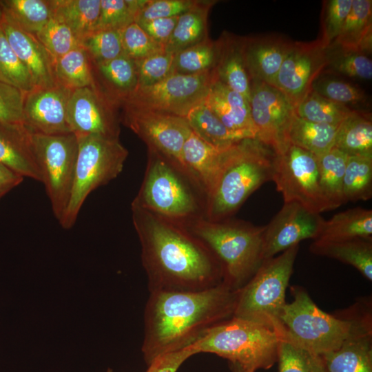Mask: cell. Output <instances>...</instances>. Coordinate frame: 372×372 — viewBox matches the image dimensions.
Instances as JSON below:
<instances>
[{
	"instance_id": "6da1fadb",
	"label": "cell",
	"mask_w": 372,
	"mask_h": 372,
	"mask_svg": "<svg viewBox=\"0 0 372 372\" xmlns=\"http://www.w3.org/2000/svg\"><path fill=\"white\" fill-rule=\"evenodd\" d=\"M149 291H193L223 282V267L184 224L131 206Z\"/></svg>"
},
{
	"instance_id": "7a4b0ae2",
	"label": "cell",
	"mask_w": 372,
	"mask_h": 372,
	"mask_svg": "<svg viewBox=\"0 0 372 372\" xmlns=\"http://www.w3.org/2000/svg\"><path fill=\"white\" fill-rule=\"evenodd\" d=\"M238 290L223 282L193 291H149L141 347L147 365L163 355L190 347L209 328L231 318Z\"/></svg>"
},
{
	"instance_id": "3957f363",
	"label": "cell",
	"mask_w": 372,
	"mask_h": 372,
	"mask_svg": "<svg viewBox=\"0 0 372 372\" xmlns=\"http://www.w3.org/2000/svg\"><path fill=\"white\" fill-rule=\"evenodd\" d=\"M274 156L257 139L231 145L220 173L205 195L204 218L210 221L230 218L253 192L272 180Z\"/></svg>"
},
{
	"instance_id": "277c9868",
	"label": "cell",
	"mask_w": 372,
	"mask_h": 372,
	"mask_svg": "<svg viewBox=\"0 0 372 372\" xmlns=\"http://www.w3.org/2000/svg\"><path fill=\"white\" fill-rule=\"evenodd\" d=\"M220 262L223 282L240 289L255 274L262 260L265 226L228 218L210 221L204 216L185 225Z\"/></svg>"
},
{
	"instance_id": "5b68a950",
	"label": "cell",
	"mask_w": 372,
	"mask_h": 372,
	"mask_svg": "<svg viewBox=\"0 0 372 372\" xmlns=\"http://www.w3.org/2000/svg\"><path fill=\"white\" fill-rule=\"evenodd\" d=\"M143 180L131 204L184 225L204 216V194L169 161L147 148Z\"/></svg>"
},
{
	"instance_id": "8992f818",
	"label": "cell",
	"mask_w": 372,
	"mask_h": 372,
	"mask_svg": "<svg viewBox=\"0 0 372 372\" xmlns=\"http://www.w3.org/2000/svg\"><path fill=\"white\" fill-rule=\"evenodd\" d=\"M280 338L276 331L232 316L209 328L189 347L195 353H210L249 372L270 369L278 361Z\"/></svg>"
},
{
	"instance_id": "52a82bcc",
	"label": "cell",
	"mask_w": 372,
	"mask_h": 372,
	"mask_svg": "<svg viewBox=\"0 0 372 372\" xmlns=\"http://www.w3.org/2000/svg\"><path fill=\"white\" fill-rule=\"evenodd\" d=\"M290 291L293 300L286 303L280 317L284 330L280 339L320 356L338 349L351 327L350 309L329 314L315 304L302 287L293 285Z\"/></svg>"
},
{
	"instance_id": "ba28073f",
	"label": "cell",
	"mask_w": 372,
	"mask_h": 372,
	"mask_svg": "<svg viewBox=\"0 0 372 372\" xmlns=\"http://www.w3.org/2000/svg\"><path fill=\"white\" fill-rule=\"evenodd\" d=\"M299 245L263 260L251 278L238 290L233 316L267 326L284 333L280 317Z\"/></svg>"
},
{
	"instance_id": "9c48e42d",
	"label": "cell",
	"mask_w": 372,
	"mask_h": 372,
	"mask_svg": "<svg viewBox=\"0 0 372 372\" xmlns=\"http://www.w3.org/2000/svg\"><path fill=\"white\" fill-rule=\"evenodd\" d=\"M77 138L78 154L72 188L67 207L59 221L65 229L74 225L90 194L121 173L129 154L118 138L87 135Z\"/></svg>"
},
{
	"instance_id": "30bf717a",
	"label": "cell",
	"mask_w": 372,
	"mask_h": 372,
	"mask_svg": "<svg viewBox=\"0 0 372 372\" xmlns=\"http://www.w3.org/2000/svg\"><path fill=\"white\" fill-rule=\"evenodd\" d=\"M30 138L52 213L59 221L72 188L78 154L77 136L73 133L44 134L30 132Z\"/></svg>"
},
{
	"instance_id": "8fae6325",
	"label": "cell",
	"mask_w": 372,
	"mask_h": 372,
	"mask_svg": "<svg viewBox=\"0 0 372 372\" xmlns=\"http://www.w3.org/2000/svg\"><path fill=\"white\" fill-rule=\"evenodd\" d=\"M272 180L284 203L298 202L318 214L333 209L320 186L318 157L305 149L289 144L275 154Z\"/></svg>"
},
{
	"instance_id": "7c38bea8",
	"label": "cell",
	"mask_w": 372,
	"mask_h": 372,
	"mask_svg": "<svg viewBox=\"0 0 372 372\" xmlns=\"http://www.w3.org/2000/svg\"><path fill=\"white\" fill-rule=\"evenodd\" d=\"M214 78V70L192 75L173 74L156 84L136 89L123 107L184 118L204 102Z\"/></svg>"
},
{
	"instance_id": "4fadbf2b",
	"label": "cell",
	"mask_w": 372,
	"mask_h": 372,
	"mask_svg": "<svg viewBox=\"0 0 372 372\" xmlns=\"http://www.w3.org/2000/svg\"><path fill=\"white\" fill-rule=\"evenodd\" d=\"M122 121L145 143L147 148L163 155L190 180L183 163L182 149L192 129L183 118L123 107Z\"/></svg>"
},
{
	"instance_id": "5bb4252c",
	"label": "cell",
	"mask_w": 372,
	"mask_h": 372,
	"mask_svg": "<svg viewBox=\"0 0 372 372\" xmlns=\"http://www.w3.org/2000/svg\"><path fill=\"white\" fill-rule=\"evenodd\" d=\"M249 106L256 139L275 154L283 151L290 144L288 132L296 114L293 105L276 87L252 81Z\"/></svg>"
},
{
	"instance_id": "9a60e30c",
	"label": "cell",
	"mask_w": 372,
	"mask_h": 372,
	"mask_svg": "<svg viewBox=\"0 0 372 372\" xmlns=\"http://www.w3.org/2000/svg\"><path fill=\"white\" fill-rule=\"evenodd\" d=\"M327 48L318 39L309 42L293 41L273 86L296 108L312 91L314 82L327 66Z\"/></svg>"
},
{
	"instance_id": "2e32d148",
	"label": "cell",
	"mask_w": 372,
	"mask_h": 372,
	"mask_svg": "<svg viewBox=\"0 0 372 372\" xmlns=\"http://www.w3.org/2000/svg\"><path fill=\"white\" fill-rule=\"evenodd\" d=\"M352 324L340 347L320 358L328 372H372L371 302L364 299L349 307Z\"/></svg>"
},
{
	"instance_id": "e0dca14e",
	"label": "cell",
	"mask_w": 372,
	"mask_h": 372,
	"mask_svg": "<svg viewBox=\"0 0 372 372\" xmlns=\"http://www.w3.org/2000/svg\"><path fill=\"white\" fill-rule=\"evenodd\" d=\"M324 219L320 214L295 201L285 202L282 207L265 226L262 260L299 245L302 240L318 238Z\"/></svg>"
},
{
	"instance_id": "ac0fdd59",
	"label": "cell",
	"mask_w": 372,
	"mask_h": 372,
	"mask_svg": "<svg viewBox=\"0 0 372 372\" xmlns=\"http://www.w3.org/2000/svg\"><path fill=\"white\" fill-rule=\"evenodd\" d=\"M116 107L96 87L72 90L67 105V121L76 136L96 135L119 138Z\"/></svg>"
},
{
	"instance_id": "d6986e66",
	"label": "cell",
	"mask_w": 372,
	"mask_h": 372,
	"mask_svg": "<svg viewBox=\"0 0 372 372\" xmlns=\"http://www.w3.org/2000/svg\"><path fill=\"white\" fill-rule=\"evenodd\" d=\"M72 90L57 82L46 87H34L25 94V127L33 133H72L67 121V105Z\"/></svg>"
},
{
	"instance_id": "ffe728a7",
	"label": "cell",
	"mask_w": 372,
	"mask_h": 372,
	"mask_svg": "<svg viewBox=\"0 0 372 372\" xmlns=\"http://www.w3.org/2000/svg\"><path fill=\"white\" fill-rule=\"evenodd\" d=\"M247 70L251 81L273 86L280 66L293 41L277 34L240 37Z\"/></svg>"
},
{
	"instance_id": "44dd1931",
	"label": "cell",
	"mask_w": 372,
	"mask_h": 372,
	"mask_svg": "<svg viewBox=\"0 0 372 372\" xmlns=\"http://www.w3.org/2000/svg\"><path fill=\"white\" fill-rule=\"evenodd\" d=\"M0 26L13 51L29 71L34 86L55 85L58 81L53 60L37 37L19 28L4 12Z\"/></svg>"
},
{
	"instance_id": "7402d4cb",
	"label": "cell",
	"mask_w": 372,
	"mask_h": 372,
	"mask_svg": "<svg viewBox=\"0 0 372 372\" xmlns=\"http://www.w3.org/2000/svg\"><path fill=\"white\" fill-rule=\"evenodd\" d=\"M230 145L214 146L192 130L184 143L182 160L185 169L190 180L204 194L205 198L222 170Z\"/></svg>"
},
{
	"instance_id": "603a6c76",
	"label": "cell",
	"mask_w": 372,
	"mask_h": 372,
	"mask_svg": "<svg viewBox=\"0 0 372 372\" xmlns=\"http://www.w3.org/2000/svg\"><path fill=\"white\" fill-rule=\"evenodd\" d=\"M204 103L229 130L243 138L256 139L248 101L216 79L210 85Z\"/></svg>"
},
{
	"instance_id": "cb8c5ba5",
	"label": "cell",
	"mask_w": 372,
	"mask_h": 372,
	"mask_svg": "<svg viewBox=\"0 0 372 372\" xmlns=\"http://www.w3.org/2000/svg\"><path fill=\"white\" fill-rule=\"evenodd\" d=\"M92 67L95 87L115 107L123 105L136 90V65L126 55L92 63Z\"/></svg>"
},
{
	"instance_id": "d4e9b609",
	"label": "cell",
	"mask_w": 372,
	"mask_h": 372,
	"mask_svg": "<svg viewBox=\"0 0 372 372\" xmlns=\"http://www.w3.org/2000/svg\"><path fill=\"white\" fill-rule=\"evenodd\" d=\"M30 134L25 127L0 123V164L23 178L42 183V172L31 145Z\"/></svg>"
},
{
	"instance_id": "484cf974",
	"label": "cell",
	"mask_w": 372,
	"mask_h": 372,
	"mask_svg": "<svg viewBox=\"0 0 372 372\" xmlns=\"http://www.w3.org/2000/svg\"><path fill=\"white\" fill-rule=\"evenodd\" d=\"M218 41L220 49L214 68L215 76L249 103L251 80L244 59L240 37L224 32Z\"/></svg>"
},
{
	"instance_id": "4316f807",
	"label": "cell",
	"mask_w": 372,
	"mask_h": 372,
	"mask_svg": "<svg viewBox=\"0 0 372 372\" xmlns=\"http://www.w3.org/2000/svg\"><path fill=\"white\" fill-rule=\"evenodd\" d=\"M309 250L313 254L338 260L358 270L372 281V238L344 240L315 239Z\"/></svg>"
},
{
	"instance_id": "83f0119b",
	"label": "cell",
	"mask_w": 372,
	"mask_h": 372,
	"mask_svg": "<svg viewBox=\"0 0 372 372\" xmlns=\"http://www.w3.org/2000/svg\"><path fill=\"white\" fill-rule=\"evenodd\" d=\"M369 55L372 49V1L353 0L342 29L331 45Z\"/></svg>"
},
{
	"instance_id": "f1b7e54d",
	"label": "cell",
	"mask_w": 372,
	"mask_h": 372,
	"mask_svg": "<svg viewBox=\"0 0 372 372\" xmlns=\"http://www.w3.org/2000/svg\"><path fill=\"white\" fill-rule=\"evenodd\" d=\"M215 3L200 1L195 7L180 14L165 50L176 53L209 39L208 14Z\"/></svg>"
},
{
	"instance_id": "f546056e",
	"label": "cell",
	"mask_w": 372,
	"mask_h": 372,
	"mask_svg": "<svg viewBox=\"0 0 372 372\" xmlns=\"http://www.w3.org/2000/svg\"><path fill=\"white\" fill-rule=\"evenodd\" d=\"M334 147L348 156H372L371 115L354 110L338 126Z\"/></svg>"
},
{
	"instance_id": "4dcf8cb0",
	"label": "cell",
	"mask_w": 372,
	"mask_h": 372,
	"mask_svg": "<svg viewBox=\"0 0 372 372\" xmlns=\"http://www.w3.org/2000/svg\"><path fill=\"white\" fill-rule=\"evenodd\" d=\"M52 15L81 41L96 30L101 0H49Z\"/></svg>"
},
{
	"instance_id": "1f68e13d",
	"label": "cell",
	"mask_w": 372,
	"mask_h": 372,
	"mask_svg": "<svg viewBox=\"0 0 372 372\" xmlns=\"http://www.w3.org/2000/svg\"><path fill=\"white\" fill-rule=\"evenodd\" d=\"M372 238V210L360 207L349 209L324 220L316 239L344 240Z\"/></svg>"
},
{
	"instance_id": "d6a6232c",
	"label": "cell",
	"mask_w": 372,
	"mask_h": 372,
	"mask_svg": "<svg viewBox=\"0 0 372 372\" xmlns=\"http://www.w3.org/2000/svg\"><path fill=\"white\" fill-rule=\"evenodd\" d=\"M338 126L311 122L294 116L288 132L290 144L319 156L334 147Z\"/></svg>"
},
{
	"instance_id": "836d02e7",
	"label": "cell",
	"mask_w": 372,
	"mask_h": 372,
	"mask_svg": "<svg viewBox=\"0 0 372 372\" xmlns=\"http://www.w3.org/2000/svg\"><path fill=\"white\" fill-rule=\"evenodd\" d=\"M322 190L333 209L345 203L343 179L347 155L333 147L317 156Z\"/></svg>"
},
{
	"instance_id": "e575fe53",
	"label": "cell",
	"mask_w": 372,
	"mask_h": 372,
	"mask_svg": "<svg viewBox=\"0 0 372 372\" xmlns=\"http://www.w3.org/2000/svg\"><path fill=\"white\" fill-rule=\"evenodd\" d=\"M3 12L19 28L36 36L52 17L49 0H1Z\"/></svg>"
},
{
	"instance_id": "d590c367",
	"label": "cell",
	"mask_w": 372,
	"mask_h": 372,
	"mask_svg": "<svg viewBox=\"0 0 372 372\" xmlns=\"http://www.w3.org/2000/svg\"><path fill=\"white\" fill-rule=\"evenodd\" d=\"M183 118L195 133L214 146L224 147L245 139L227 128L204 102L192 108Z\"/></svg>"
},
{
	"instance_id": "8d00e7d4",
	"label": "cell",
	"mask_w": 372,
	"mask_h": 372,
	"mask_svg": "<svg viewBox=\"0 0 372 372\" xmlns=\"http://www.w3.org/2000/svg\"><path fill=\"white\" fill-rule=\"evenodd\" d=\"M56 81L73 90L95 87L91 61L82 48L74 49L54 62Z\"/></svg>"
},
{
	"instance_id": "74e56055",
	"label": "cell",
	"mask_w": 372,
	"mask_h": 372,
	"mask_svg": "<svg viewBox=\"0 0 372 372\" xmlns=\"http://www.w3.org/2000/svg\"><path fill=\"white\" fill-rule=\"evenodd\" d=\"M343 196L348 201L366 200L372 196V156L347 155Z\"/></svg>"
},
{
	"instance_id": "f35d334b",
	"label": "cell",
	"mask_w": 372,
	"mask_h": 372,
	"mask_svg": "<svg viewBox=\"0 0 372 372\" xmlns=\"http://www.w3.org/2000/svg\"><path fill=\"white\" fill-rule=\"evenodd\" d=\"M219 41L209 38L175 53L174 74L192 75L214 70L219 54Z\"/></svg>"
},
{
	"instance_id": "ab89813d",
	"label": "cell",
	"mask_w": 372,
	"mask_h": 372,
	"mask_svg": "<svg viewBox=\"0 0 372 372\" xmlns=\"http://www.w3.org/2000/svg\"><path fill=\"white\" fill-rule=\"evenodd\" d=\"M354 110L334 103L312 90L297 106V116L321 124L338 126Z\"/></svg>"
},
{
	"instance_id": "60d3db41",
	"label": "cell",
	"mask_w": 372,
	"mask_h": 372,
	"mask_svg": "<svg viewBox=\"0 0 372 372\" xmlns=\"http://www.w3.org/2000/svg\"><path fill=\"white\" fill-rule=\"evenodd\" d=\"M327 59L325 70L329 72L362 80H371L372 78V61L368 54L330 45L327 48Z\"/></svg>"
},
{
	"instance_id": "b9f144b4",
	"label": "cell",
	"mask_w": 372,
	"mask_h": 372,
	"mask_svg": "<svg viewBox=\"0 0 372 372\" xmlns=\"http://www.w3.org/2000/svg\"><path fill=\"white\" fill-rule=\"evenodd\" d=\"M278 362V372H328L320 355L285 339L280 340Z\"/></svg>"
},
{
	"instance_id": "7bdbcfd3",
	"label": "cell",
	"mask_w": 372,
	"mask_h": 372,
	"mask_svg": "<svg viewBox=\"0 0 372 372\" xmlns=\"http://www.w3.org/2000/svg\"><path fill=\"white\" fill-rule=\"evenodd\" d=\"M0 82L14 86L25 94L35 87L29 71L13 51L1 26Z\"/></svg>"
},
{
	"instance_id": "ee69618b",
	"label": "cell",
	"mask_w": 372,
	"mask_h": 372,
	"mask_svg": "<svg viewBox=\"0 0 372 372\" xmlns=\"http://www.w3.org/2000/svg\"><path fill=\"white\" fill-rule=\"evenodd\" d=\"M147 0H101L96 30H121L135 21Z\"/></svg>"
},
{
	"instance_id": "f6af8a7d",
	"label": "cell",
	"mask_w": 372,
	"mask_h": 372,
	"mask_svg": "<svg viewBox=\"0 0 372 372\" xmlns=\"http://www.w3.org/2000/svg\"><path fill=\"white\" fill-rule=\"evenodd\" d=\"M35 37L51 56L53 62L69 52L81 47L80 39L73 32L52 16Z\"/></svg>"
},
{
	"instance_id": "bcb514c9",
	"label": "cell",
	"mask_w": 372,
	"mask_h": 372,
	"mask_svg": "<svg viewBox=\"0 0 372 372\" xmlns=\"http://www.w3.org/2000/svg\"><path fill=\"white\" fill-rule=\"evenodd\" d=\"M81 45L93 63L107 61L124 54L121 31L118 30H94L81 39Z\"/></svg>"
},
{
	"instance_id": "7dc6e473",
	"label": "cell",
	"mask_w": 372,
	"mask_h": 372,
	"mask_svg": "<svg viewBox=\"0 0 372 372\" xmlns=\"http://www.w3.org/2000/svg\"><path fill=\"white\" fill-rule=\"evenodd\" d=\"M175 53L163 50L135 61L138 88L156 84L174 74Z\"/></svg>"
},
{
	"instance_id": "c3c4849f",
	"label": "cell",
	"mask_w": 372,
	"mask_h": 372,
	"mask_svg": "<svg viewBox=\"0 0 372 372\" xmlns=\"http://www.w3.org/2000/svg\"><path fill=\"white\" fill-rule=\"evenodd\" d=\"M322 96L352 110L351 107L363 105L367 96L359 87L342 81L321 79H317L312 87Z\"/></svg>"
},
{
	"instance_id": "681fc988",
	"label": "cell",
	"mask_w": 372,
	"mask_h": 372,
	"mask_svg": "<svg viewBox=\"0 0 372 372\" xmlns=\"http://www.w3.org/2000/svg\"><path fill=\"white\" fill-rule=\"evenodd\" d=\"M353 0H328L322 3L320 37L325 47H329L338 37L351 10Z\"/></svg>"
},
{
	"instance_id": "f907efd6",
	"label": "cell",
	"mask_w": 372,
	"mask_h": 372,
	"mask_svg": "<svg viewBox=\"0 0 372 372\" xmlns=\"http://www.w3.org/2000/svg\"><path fill=\"white\" fill-rule=\"evenodd\" d=\"M120 31L124 54L134 61L165 50L135 21Z\"/></svg>"
},
{
	"instance_id": "816d5d0a",
	"label": "cell",
	"mask_w": 372,
	"mask_h": 372,
	"mask_svg": "<svg viewBox=\"0 0 372 372\" xmlns=\"http://www.w3.org/2000/svg\"><path fill=\"white\" fill-rule=\"evenodd\" d=\"M25 94L19 89L0 82V123L13 127H25Z\"/></svg>"
},
{
	"instance_id": "f5cc1de1",
	"label": "cell",
	"mask_w": 372,
	"mask_h": 372,
	"mask_svg": "<svg viewBox=\"0 0 372 372\" xmlns=\"http://www.w3.org/2000/svg\"><path fill=\"white\" fill-rule=\"evenodd\" d=\"M199 2L196 0H147L138 12L135 21L180 16Z\"/></svg>"
},
{
	"instance_id": "db71d44e",
	"label": "cell",
	"mask_w": 372,
	"mask_h": 372,
	"mask_svg": "<svg viewBox=\"0 0 372 372\" xmlns=\"http://www.w3.org/2000/svg\"><path fill=\"white\" fill-rule=\"evenodd\" d=\"M179 16L135 21L156 42L165 48Z\"/></svg>"
},
{
	"instance_id": "11a10c76",
	"label": "cell",
	"mask_w": 372,
	"mask_h": 372,
	"mask_svg": "<svg viewBox=\"0 0 372 372\" xmlns=\"http://www.w3.org/2000/svg\"><path fill=\"white\" fill-rule=\"evenodd\" d=\"M195 353L189 347L158 357L145 372H176L183 363Z\"/></svg>"
},
{
	"instance_id": "9f6ffc18",
	"label": "cell",
	"mask_w": 372,
	"mask_h": 372,
	"mask_svg": "<svg viewBox=\"0 0 372 372\" xmlns=\"http://www.w3.org/2000/svg\"><path fill=\"white\" fill-rule=\"evenodd\" d=\"M23 178L0 164V199L19 186Z\"/></svg>"
},
{
	"instance_id": "6f0895ef",
	"label": "cell",
	"mask_w": 372,
	"mask_h": 372,
	"mask_svg": "<svg viewBox=\"0 0 372 372\" xmlns=\"http://www.w3.org/2000/svg\"><path fill=\"white\" fill-rule=\"evenodd\" d=\"M230 367L232 372H249L236 364L231 363Z\"/></svg>"
},
{
	"instance_id": "680465c9",
	"label": "cell",
	"mask_w": 372,
	"mask_h": 372,
	"mask_svg": "<svg viewBox=\"0 0 372 372\" xmlns=\"http://www.w3.org/2000/svg\"><path fill=\"white\" fill-rule=\"evenodd\" d=\"M3 15V8H2V7H1V6L0 4V23L1 22Z\"/></svg>"
},
{
	"instance_id": "91938a15",
	"label": "cell",
	"mask_w": 372,
	"mask_h": 372,
	"mask_svg": "<svg viewBox=\"0 0 372 372\" xmlns=\"http://www.w3.org/2000/svg\"><path fill=\"white\" fill-rule=\"evenodd\" d=\"M105 372H114L112 369L109 368Z\"/></svg>"
}]
</instances>
